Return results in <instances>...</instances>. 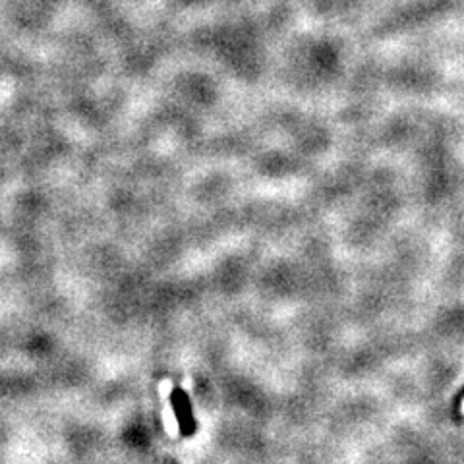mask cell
Masks as SVG:
<instances>
[{
    "mask_svg": "<svg viewBox=\"0 0 464 464\" xmlns=\"http://www.w3.org/2000/svg\"><path fill=\"white\" fill-rule=\"evenodd\" d=\"M173 401H175L176 414H178V420H180V429L184 435H192L193 433V420H192V410H190V403H188V397L182 391H175L173 394Z\"/></svg>",
    "mask_w": 464,
    "mask_h": 464,
    "instance_id": "1",
    "label": "cell"
}]
</instances>
